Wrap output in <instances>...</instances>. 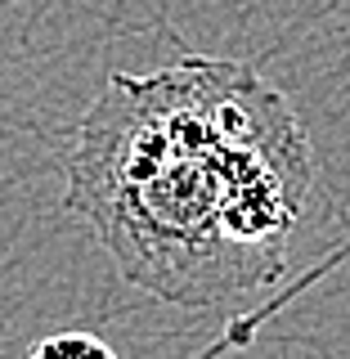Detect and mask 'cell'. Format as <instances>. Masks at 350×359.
<instances>
[{"instance_id":"obj_1","label":"cell","mask_w":350,"mask_h":359,"mask_svg":"<svg viewBox=\"0 0 350 359\" xmlns=\"http://www.w3.org/2000/svg\"><path fill=\"white\" fill-rule=\"evenodd\" d=\"M63 175V207L126 283L202 310L283 278L314 153L256 67L189 54L144 76L112 72L67 140Z\"/></svg>"},{"instance_id":"obj_2","label":"cell","mask_w":350,"mask_h":359,"mask_svg":"<svg viewBox=\"0 0 350 359\" xmlns=\"http://www.w3.org/2000/svg\"><path fill=\"white\" fill-rule=\"evenodd\" d=\"M22 359H117L108 341H99L95 332H54L41 337Z\"/></svg>"}]
</instances>
